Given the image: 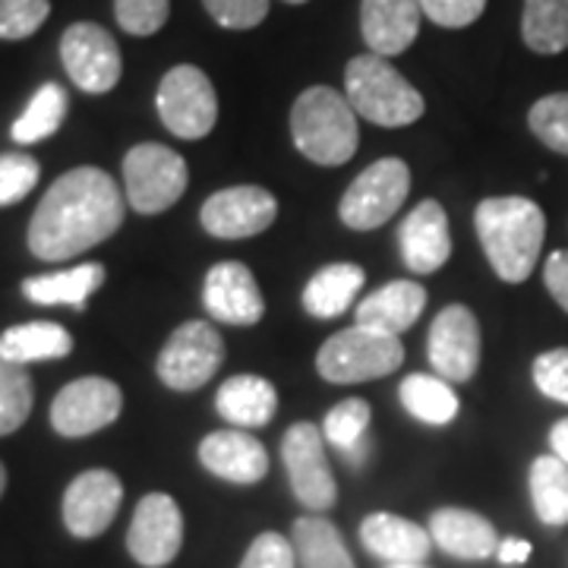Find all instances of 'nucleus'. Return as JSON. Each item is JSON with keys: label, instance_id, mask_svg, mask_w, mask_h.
<instances>
[{"label": "nucleus", "instance_id": "7", "mask_svg": "<svg viewBox=\"0 0 568 568\" xmlns=\"http://www.w3.org/2000/svg\"><path fill=\"white\" fill-rule=\"evenodd\" d=\"M159 118L181 140H203L219 121V95L215 85L200 67L181 63L164 73L159 85Z\"/></svg>", "mask_w": 568, "mask_h": 568}, {"label": "nucleus", "instance_id": "9", "mask_svg": "<svg viewBox=\"0 0 568 568\" xmlns=\"http://www.w3.org/2000/svg\"><path fill=\"white\" fill-rule=\"evenodd\" d=\"M224 364V342L215 325L203 320L183 323L159 354V379L174 392L203 388Z\"/></svg>", "mask_w": 568, "mask_h": 568}, {"label": "nucleus", "instance_id": "40", "mask_svg": "<svg viewBox=\"0 0 568 568\" xmlns=\"http://www.w3.org/2000/svg\"><path fill=\"white\" fill-rule=\"evenodd\" d=\"M241 568H297V549L282 534L265 530L250 544Z\"/></svg>", "mask_w": 568, "mask_h": 568}, {"label": "nucleus", "instance_id": "44", "mask_svg": "<svg viewBox=\"0 0 568 568\" xmlns=\"http://www.w3.org/2000/svg\"><path fill=\"white\" fill-rule=\"evenodd\" d=\"M496 559H499L503 566H525V562L530 559V544L528 540H515V537L499 540Z\"/></svg>", "mask_w": 568, "mask_h": 568}, {"label": "nucleus", "instance_id": "42", "mask_svg": "<svg viewBox=\"0 0 568 568\" xmlns=\"http://www.w3.org/2000/svg\"><path fill=\"white\" fill-rule=\"evenodd\" d=\"M424 17L443 26V29H465L477 22L487 10V0H420Z\"/></svg>", "mask_w": 568, "mask_h": 568}, {"label": "nucleus", "instance_id": "28", "mask_svg": "<svg viewBox=\"0 0 568 568\" xmlns=\"http://www.w3.org/2000/svg\"><path fill=\"white\" fill-rule=\"evenodd\" d=\"M291 544L297 549L301 568H357L345 547L342 530L320 515H304L294 521Z\"/></svg>", "mask_w": 568, "mask_h": 568}, {"label": "nucleus", "instance_id": "29", "mask_svg": "<svg viewBox=\"0 0 568 568\" xmlns=\"http://www.w3.org/2000/svg\"><path fill=\"white\" fill-rule=\"evenodd\" d=\"M402 405L405 410L426 426H446L458 417V395L452 383L443 376H426V373H410L402 388Z\"/></svg>", "mask_w": 568, "mask_h": 568}, {"label": "nucleus", "instance_id": "17", "mask_svg": "<svg viewBox=\"0 0 568 568\" xmlns=\"http://www.w3.org/2000/svg\"><path fill=\"white\" fill-rule=\"evenodd\" d=\"M203 304L209 316L224 325H256L265 313L256 275L244 263H231V260L209 268L203 284Z\"/></svg>", "mask_w": 568, "mask_h": 568}, {"label": "nucleus", "instance_id": "14", "mask_svg": "<svg viewBox=\"0 0 568 568\" xmlns=\"http://www.w3.org/2000/svg\"><path fill=\"white\" fill-rule=\"evenodd\" d=\"M426 357L446 383H467L480 366V325L462 304L446 306L429 328Z\"/></svg>", "mask_w": 568, "mask_h": 568}, {"label": "nucleus", "instance_id": "19", "mask_svg": "<svg viewBox=\"0 0 568 568\" xmlns=\"http://www.w3.org/2000/svg\"><path fill=\"white\" fill-rule=\"evenodd\" d=\"M420 17H424L420 0H364L361 32L369 54L395 58L407 51L420 32Z\"/></svg>", "mask_w": 568, "mask_h": 568}, {"label": "nucleus", "instance_id": "24", "mask_svg": "<svg viewBox=\"0 0 568 568\" xmlns=\"http://www.w3.org/2000/svg\"><path fill=\"white\" fill-rule=\"evenodd\" d=\"M215 407L231 426H265L278 410V392L263 376L241 373L219 388Z\"/></svg>", "mask_w": 568, "mask_h": 568}, {"label": "nucleus", "instance_id": "22", "mask_svg": "<svg viewBox=\"0 0 568 568\" xmlns=\"http://www.w3.org/2000/svg\"><path fill=\"white\" fill-rule=\"evenodd\" d=\"M361 544L369 556L395 566V562H424L433 549V537L429 530L407 521L402 515L373 511L361 525Z\"/></svg>", "mask_w": 568, "mask_h": 568}, {"label": "nucleus", "instance_id": "38", "mask_svg": "<svg viewBox=\"0 0 568 568\" xmlns=\"http://www.w3.org/2000/svg\"><path fill=\"white\" fill-rule=\"evenodd\" d=\"M114 17L130 36H155L171 17V0H114Z\"/></svg>", "mask_w": 568, "mask_h": 568}, {"label": "nucleus", "instance_id": "10", "mask_svg": "<svg viewBox=\"0 0 568 568\" xmlns=\"http://www.w3.org/2000/svg\"><path fill=\"white\" fill-rule=\"evenodd\" d=\"M282 458L287 467V480L297 496V503L310 511H325L338 499V484L332 477V467L325 458L323 426L294 424L282 439Z\"/></svg>", "mask_w": 568, "mask_h": 568}, {"label": "nucleus", "instance_id": "43", "mask_svg": "<svg viewBox=\"0 0 568 568\" xmlns=\"http://www.w3.org/2000/svg\"><path fill=\"white\" fill-rule=\"evenodd\" d=\"M544 282L552 301L568 313V250H556L544 265Z\"/></svg>", "mask_w": 568, "mask_h": 568}, {"label": "nucleus", "instance_id": "26", "mask_svg": "<svg viewBox=\"0 0 568 568\" xmlns=\"http://www.w3.org/2000/svg\"><path fill=\"white\" fill-rule=\"evenodd\" d=\"M104 265L85 263L67 272H54V275H39V278H26L22 282V294L41 306H77L82 310L85 301L104 284Z\"/></svg>", "mask_w": 568, "mask_h": 568}, {"label": "nucleus", "instance_id": "21", "mask_svg": "<svg viewBox=\"0 0 568 568\" xmlns=\"http://www.w3.org/2000/svg\"><path fill=\"white\" fill-rule=\"evenodd\" d=\"M429 537L433 544L467 562H480L496 556L499 549V534L493 528V521L470 511V508H439L429 518Z\"/></svg>", "mask_w": 568, "mask_h": 568}, {"label": "nucleus", "instance_id": "48", "mask_svg": "<svg viewBox=\"0 0 568 568\" xmlns=\"http://www.w3.org/2000/svg\"><path fill=\"white\" fill-rule=\"evenodd\" d=\"M3 489H7V467L0 465V496H3Z\"/></svg>", "mask_w": 568, "mask_h": 568}, {"label": "nucleus", "instance_id": "2", "mask_svg": "<svg viewBox=\"0 0 568 568\" xmlns=\"http://www.w3.org/2000/svg\"><path fill=\"white\" fill-rule=\"evenodd\" d=\"M477 237L493 272L508 284L528 282L547 237V215L528 196H489L474 212Z\"/></svg>", "mask_w": 568, "mask_h": 568}, {"label": "nucleus", "instance_id": "6", "mask_svg": "<svg viewBox=\"0 0 568 568\" xmlns=\"http://www.w3.org/2000/svg\"><path fill=\"white\" fill-rule=\"evenodd\" d=\"M186 162L162 142H140L123 159V190L140 215H159L186 190Z\"/></svg>", "mask_w": 568, "mask_h": 568}, {"label": "nucleus", "instance_id": "25", "mask_svg": "<svg viewBox=\"0 0 568 568\" xmlns=\"http://www.w3.org/2000/svg\"><path fill=\"white\" fill-rule=\"evenodd\" d=\"M361 287H364V268L361 265H325L304 287V310L316 320H335L354 304Z\"/></svg>", "mask_w": 568, "mask_h": 568}, {"label": "nucleus", "instance_id": "27", "mask_svg": "<svg viewBox=\"0 0 568 568\" xmlns=\"http://www.w3.org/2000/svg\"><path fill=\"white\" fill-rule=\"evenodd\" d=\"M73 351V335L58 323H26L13 325L0 335V354L10 364H41V361H61Z\"/></svg>", "mask_w": 568, "mask_h": 568}, {"label": "nucleus", "instance_id": "11", "mask_svg": "<svg viewBox=\"0 0 568 568\" xmlns=\"http://www.w3.org/2000/svg\"><path fill=\"white\" fill-rule=\"evenodd\" d=\"M61 61L67 77L89 95H104L121 82V48L99 22H73L63 32Z\"/></svg>", "mask_w": 568, "mask_h": 568}, {"label": "nucleus", "instance_id": "37", "mask_svg": "<svg viewBox=\"0 0 568 568\" xmlns=\"http://www.w3.org/2000/svg\"><path fill=\"white\" fill-rule=\"evenodd\" d=\"M39 183V162L26 152L0 155V205H13L26 200Z\"/></svg>", "mask_w": 568, "mask_h": 568}, {"label": "nucleus", "instance_id": "5", "mask_svg": "<svg viewBox=\"0 0 568 568\" xmlns=\"http://www.w3.org/2000/svg\"><path fill=\"white\" fill-rule=\"evenodd\" d=\"M402 361H405V345L398 335L351 325L320 347L316 369L325 383L351 386V383H369L388 376L402 366Z\"/></svg>", "mask_w": 568, "mask_h": 568}, {"label": "nucleus", "instance_id": "18", "mask_svg": "<svg viewBox=\"0 0 568 568\" xmlns=\"http://www.w3.org/2000/svg\"><path fill=\"white\" fill-rule=\"evenodd\" d=\"M200 462L227 484H260L268 474V452L246 429H215L200 443Z\"/></svg>", "mask_w": 568, "mask_h": 568}, {"label": "nucleus", "instance_id": "1", "mask_svg": "<svg viewBox=\"0 0 568 568\" xmlns=\"http://www.w3.org/2000/svg\"><path fill=\"white\" fill-rule=\"evenodd\" d=\"M123 193L102 168H73L51 183L29 222V250L63 263L108 241L123 224Z\"/></svg>", "mask_w": 568, "mask_h": 568}, {"label": "nucleus", "instance_id": "23", "mask_svg": "<svg viewBox=\"0 0 568 568\" xmlns=\"http://www.w3.org/2000/svg\"><path fill=\"white\" fill-rule=\"evenodd\" d=\"M424 306V284L392 282L357 304V323L354 325H364V328H373V332H386V335H402L420 320Z\"/></svg>", "mask_w": 568, "mask_h": 568}, {"label": "nucleus", "instance_id": "31", "mask_svg": "<svg viewBox=\"0 0 568 568\" xmlns=\"http://www.w3.org/2000/svg\"><path fill=\"white\" fill-rule=\"evenodd\" d=\"M521 36L534 54H559L568 48V0H525Z\"/></svg>", "mask_w": 568, "mask_h": 568}, {"label": "nucleus", "instance_id": "8", "mask_svg": "<svg viewBox=\"0 0 568 568\" xmlns=\"http://www.w3.org/2000/svg\"><path fill=\"white\" fill-rule=\"evenodd\" d=\"M410 193V171L402 159H383L361 171L342 196L338 215L354 231H373L386 224Z\"/></svg>", "mask_w": 568, "mask_h": 568}, {"label": "nucleus", "instance_id": "39", "mask_svg": "<svg viewBox=\"0 0 568 568\" xmlns=\"http://www.w3.org/2000/svg\"><path fill=\"white\" fill-rule=\"evenodd\" d=\"M534 386L540 388V395H547L549 402L568 405V347L544 351L534 361Z\"/></svg>", "mask_w": 568, "mask_h": 568}, {"label": "nucleus", "instance_id": "13", "mask_svg": "<svg viewBox=\"0 0 568 568\" xmlns=\"http://www.w3.org/2000/svg\"><path fill=\"white\" fill-rule=\"evenodd\" d=\"M183 547V511L168 493L142 496L126 530V549L142 568H164Z\"/></svg>", "mask_w": 568, "mask_h": 568}, {"label": "nucleus", "instance_id": "33", "mask_svg": "<svg viewBox=\"0 0 568 568\" xmlns=\"http://www.w3.org/2000/svg\"><path fill=\"white\" fill-rule=\"evenodd\" d=\"M32 379L26 373V366L10 364L3 354H0V436H10L17 433L29 414H32Z\"/></svg>", "mask_w": 568, "mask_h": 568}, {"label": "nucleus", "instance_id": "46", "mask_svg": "<svg viewBox=\"0 0 568 568\" xmlns=\"http://www.w3.org/2000/svg\"><path fill=\"white\" fill-rule=\"evenodd\" d=\"M369 436H366L364 443H357L354 448H347V452H342V458H345L347 467H364L366 462H369Z\"/></svg>", "mask_w": 568, "mask_h": 568}, {"label": "nucleus", "instance_id": "47", "mask_svg": "<svg viewBox=\"0 0 568 568\" xmlns=\"http://www.w3.org/2000/svg\"><path fill=\"white\" fill-rule=\"evenodd\" d=\"M386 568H426L424 562H395V566H386Z\"/></svg>", "mask_w": 568, "mask_h": 568}, {"label": "nucleus", "instance_id": "3", "mask_svg": "<svg viewBox=\"0 0 568 568\" xmlns=\"http://www.w3.org/2000/svg\"><path fill=\"white\" fill-rule=\"evenodd\" d=\"M291 136L297 152L310 162L338 168L354 159L361 142L357 111L342 92L328 85H313L301 92V99L291 108Z\"/></svg>", "mask_w": 568, "mask_h": 568}, {"label": "nucleus", "instance_id": "45", "mask_svg": "<svg viewBox=\"0 0 568 568\" xmlns=\"http://www.w3.org/2000/svg\"><path fill=\"white\" fill-rule=\"evenodd\" d=\"M549 448H552L556 458H562L568 465V417L559 420V424H552V429H549Z\"/></svg>", "mask_w": 568, "mask_h": 568}, {"label": "nucleus", "instance_id": "41", "mask_svg": "<svg viewBox=\"0 0 568 568\" xmlns=\"http://www.w3.org/2000/svg\"><path fill=\"white\" fill-rule=\"evenodd\" d=\"M203 7L224 29H256L268 17V0H203Z\"/></svg>", "mask_w": 568, "mask_h": 568}, {"label": "nucleus", "instance_id": "16", "mask_svg": "<svg viewBox=\"0 0 568 568\" xmlns=\"http://www.w3.org/2000/svg\"><path fill=\"white\" fill-rule=\"evenodd\" d=\"M123 503V484L111 470H85L63 493V525L73 537L92 540L111 528Z\"/></svg>", "mask_w": 568, "mask_h": 568}, {"label": "nucleus", "instance_id": "20", "mask_svg": "<svg viewBox=\"0 0 568 568\" xmlns=\"http://www.w3.org/2000/svg\"><path fill=\"white\" fill-rule=\"evenodd\" d=\"M398 241H402V260L410 272L429 275V272L443 268L452 256L446 209L433 200L417 205L402 224Z\"/></svg>", "mask_w": 568, "mask_h": 568}, {"label": "nucleus", "instance_id": "49", "mask_svg": "<svg viewBox=\"0 0 568 568\" xmlns=\"http://www.w3.org/2000/svg\"><path fill=\"white\" fill-rule=\"evenodd\" d=\"M284 3H306V0H284Z\"/></svg>", "mask_w": 568, "mask_h": 568}, {"label": "nucleus", "instance_id": "34", "mask_svg": "<svg viewBox=\"0 0 568 568\" xmlns=\"http://www.w3.org/2000/svg\"><path fill=\"white\" fill-rule=\"evenodd\" d=\"M369 417H373V410H369L364 398H347L342 405H335L325 414V443L335 446L338 452H347L357 443H364L369 436Z\"/></svg>", "mask_w": 568, "mask_h": 568}, {"label": "nucleus", "instance_id": "35", "mask_svg": "<svg viewBox=\"0 0 568 568\" xmlns=\"http://www.w3.org/2000/svg\"><path fill=\"white\" fill-rule=\"evenodd\" d=\"M530 133L547 149L568 155V92H552L530 108Z\"/></svg>", "mask_w": 568, "mask_h": 568}, {"label": "nucleus", "instance_id": "30", "mask_svg": "<svg viewBox=\"0 0 568 568\" xmlns=\"http://www.w3.org/2000/svg\"><path fill=\"white\" fill-rule=\"evenodd\" d=\"M530 503L547 528L568 525V465L556 455H540L530 465Z\"/></svg>", "mask_w": 568, "mask_h": 568}, {"label": "nucleus", "instance_id": "12", "mask_svg": "<svg viewBox=\"0 0 568 568\" xmlns=\"http://www.w3.org/2000/svg\"><path fill=\"white\" fill-rule=\"evenodd\" d=\"M121 407L123 392L118 383L104 376H85L58 392L51 402V426L67 439H80L114 424Z\"/></svg>", "mask_w": 568, "mask_h": 568}, {"label": "nucleus", "instance_id": "4", "mask_svg": "<svg viewBox=\"0 0 568 568\" xmlns=\"http://www.w3.org/2000/svg\"><path fill=\"white\" fill-rule=\"evenodd\" d=\"M345 95L361 118L379 126H407L426 111L424 95L379 54H361L347 63Z\"/></svg>", "mask_w": 568, "mask_h": 568}, {"label": "nucleus", "instance_id": "32", "mask_svg": "<svg viewBox=\"0 0 568 568\" xmlns=\"http://www.w3.org/2000/svg\"><path fill=\"white\" fill-rule=\"evenodd\" d=\"M63 118H67V92L58 82H44L39 92L32 95V102L26 104L10 136L20 145H32V142L48 140L61 130Z\"/></svg>", "mask_w": 568, "mask_h": 568}, {"label": "nucleus", "instance_id": "15", "mask_svg": "<svg viewBox=\"0 0 568 568\" xmlns=\"http://www.w3.org/2000/svg\"><path fill=\"white\" fill-rule=\"evenodd\" d=\"M278 215L275 196L263 186H227L203 203V227L222 241H244L268 231Z\"/></svg>", "mask_w": 568, "mask_h": 568}, {"label": "nucleus", "instance_id": "36", "mask_svg": "<svg viewBox=\"0 0 568 568\" xmlns=\"http://www.w3.org/2000/svg\"><path fill=\"white\" fill-rule=\"evenodd\" d=\"M51 13V0H0V39L22 41L36 36Z\"/></svg>", "mask_w": 568, "mask_h": 568}]
</instances>
